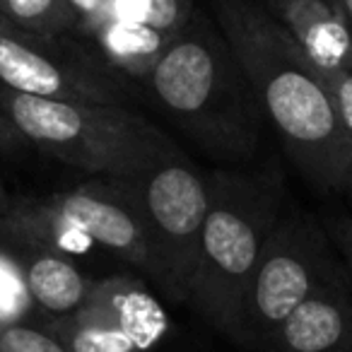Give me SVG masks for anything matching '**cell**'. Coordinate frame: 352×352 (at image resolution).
<instances>
[{"mask_svg": "<svg viewBox=\"0 0 352 352\" xmlns=\"http://www.w3.org/2000/svg\"><path fill=\"white\" fill-rule=\"evenodd\" d=\"M215 12L220 34L289 162L318 191H345L352 145L314 63L289 32L251 0H215Z\"/></svg>", "mask_w": 352, "mask_h": 352, "instance_id": "1", "label": "cell"}, {"mask_svg": "<svg viewBox=\"0 0 352 352\" xmlns=\"http://www.w3.org/2000/svg\"><path fill=\"white\" fill-rule=\"evenodd\" d=\"M142 87L166 121L208 157L225 166L254 164L265 118L225 36L191 17Z\"/></svg>", "mask_w": 352, "mask_h": 352, "instance_id": "2", "label": "cell"}, {"mask_svg": "<svg viewBox=\"0 0 352 352\" xmlns=\"http://www.w3.org/2000/svg\"><path fill=\"white\" fill-rule=\"evenodd\" d=\"M285 208L287 193L275 164L208 174V212L186 304L236 345L251 278Z\"/></svg>", "mask_w": 352, "mask_h": 352, "instance_id": "3", "label": "cell"}, {"mask_svg": "<svg viewBox=\"0 0 352 352\" xmlns=\"http://www.w3.org/2000/svg\"><path fill=\"white\" fill-rule=\"evenodd\" d=\"M0 111L25 142L102 179L128 176L176 147L162 128L118 104L46 99L0 85Z\"/></svg>", "mask_w": 352, "mask_h": 352, "instance_id": "4", "label": "cell"}, {"mask_svg": "<svg viewBox=\"0 0 352 352\" xmlns=\"http://www.w3.org/2000/svg\"><path fill=\"white\" fill-rule=\"evenodd\" d=\"M113 182L142 222L155 261V287L171 302L186 304L208 212V174L176 145Z\"/></svg>", "mask_w": 352, "mask_h": 352, "instance_id": "5", "label": "cell"}, {"mask_svg": "<svg viewBox=\"0 0 352 352\" xmlns=\"http://www.w3.org/2000/svg\"><path fill=\"white\" fill-rule=\"evenodd\" d=\"M345 275L323 222L299 208H285L270 232L241 309L239 347L261 352L268 336L318 287Z\"/></svg>", "mask_w": 352, "mask_h": 352, "instance_id": "6", "label": "cell"}, {"mask_svg": "<svg viewBox=\"0 0 352 352\" xmlns=\"http://www.w3.org/2000/svg\"><path fill=\"white\" fill-rule=\"evenodd\" d=\"M0 85L22 94L126 107L131 89L73 34H36L0 17Z\"/></svg>", "mask_w": 352, "mask_h": 352, "instance_id": "7", "label": "cell"}, {"mask_svg": "<svg viewBox=\"0 0 352 352\" xmlns=\"http://www.w3.org/2000/svg\"><path fill=\"white\" fill-rule=\"evenodd\" d=\"M49 328L68 352H155L169 321L142 278L97 280L85 304Z\"/></svg>", "mask_w": 352, "mask_h": 352, "instance_id": "8", "label": "cell"}, {"mask_svg": "<svg viewBox=\"0 0 352 352\" xmlns=\"http://www.w3.org/2000/svg\"><path fill=\"white\" fill-rule=\"evenodd\" d=\"M36 201L46 212L82 232L94 246L133 265L147 283L155 285V261L142 222L131 198L113 179H99L73 191L54 193Z\"/></svg>", "mask_w": 352, "mask_h": 352, "instance_id": "9", "label": "cell"}, {"mask_svg": "<svg viewBox=\"0 0 352 352\" xmlns=\"http://www.w3.org/2000/svg\"><path fill=\"white\" fill-rule=\"evenodd\" d=\"M261 352H352V283L347 273L289 311Z\"/></svg>", "mask_w": 352, "mask_h": 352, "instance_id": "10", "label": "cell"}, {"mask_svg": "<svg viewBox=\"0 0 352 352\" xmlns=\"http://www.w3.org/2000/svg\"><path fill=\"white\" fill-rule=\"evenodd\" d=\"M270 15L318 68L352 70V30L336 0H268Z\"/></svg>", "mask_w": 352, "mask_h": 352, "instance_id": "11", "label": "cell"}, {"mask_svg": "<svg viewBox=\"0 0 352 352\" xmlns=\"http://www.w3.org/2000/svg\"><path fill=\"white\" fill-rule=\"evenodd\" d=\"M27 249L30 254L22 258L20 275L30 302L49 314L51 321L78 311L97 280L87 278L70 261V256L60 251L41 249V246H27Z\"/></svg>", "mask_w": 352, "mask_h": 352, "instance_id": "12", "label": "cell"}, {"mask_svg": "<svg viewBox=\"0 0 352 352\" xmlns=\"http://www.w3.org/2000/svg\"><path fill=\"white\" fill-rule=\"evenodd\" d=\"M0 17L36 34H75L78 12L70 0H0Z\"/></svg>", "mask_w": 352, "mask_h": 352, "instance_id": "13", "label": "cell"}, {"mask_svg": "<svg viewBox=\"0 0 352 352\" xmlns=\"http://www.w3.org/2000/svg\"><path fill=\"white\" fill-rule=\"evenodd\" d=\"M104 17L138 22L176 36L191 20V0H109Z\"/></svg>", "mask_w": 352, "mask_h": 352, "instance_id": "14", "label": "cell"}, {"mask_svg": "<svg viewBox=\"0 0 352 352\" xmlns=\"http://www.w3.org/2000/svg\"><path fill=\"white\" fill-rule=\"evenodd\" d=\"M0 352H68L65 345L49 331L20 321L0 326Z\"/></svg>", "mask_w": 352, "mask_h": 352, "instance_id": "15", "label": "cell"}, {"mask_svg": "<svg viewBox=\"0 0 352 352\" xmlns=\"http://www.w3.org/2000/svg\"><path fill=\"white\" fill-rule=\"evenodd\" d=\"M314 70H316L318 80H321L333 109H336L342 133L352 145V70H328L318 68V65H314Z\"/></svg>", "mask_w": 352, "mask_h": 352, "instance_id": "16", "label": "cell"}, {"mask_svg": "<svg viewBox=\"0 0 352 352\" xmlns=\"http://www.w3.org/2000/svg\"><path fill=\"white\" fill-rule=\"evenodd\" d=\"M30 294L22 283V275L15 265L0 261V326L17 321L27 311Z\"/></svg>", "mask_w": 352, "mask_h": 352, "instance_id": "17", "label": "cell"}, {"mask_svg": "<svg viewBox=\"0 0 352 352\" xmlns=\"http://www.w3.org/2000/svg\"><path fill=\"white\" fill-rule=\"evenodd\" d=\"M323 227H326L328 236H331L333 246H336L338 256H340L345 273L352 283V215L345 212H336V215L323 217Z\"/></svg>", "mask_w": 352, "mask_h": 352, "instance_id": "18", "label": "cell"}, {"mask_svg": "<svg viewBox=\"0 0 352 352\" xmlns=\"http://www.w3.org/2000/svg\"><path fill=\"white\" fill-rule=\"evenodd\" d=\"M109 0H70V6L78 12V32L75 34H82L85 30H89L92 25H97L104 17V10H107Z\"/></svg>", "mask_w": 352, "mask_h": 352, "instance_id": "19", "label": "cell"}, {"mask_svg": "<svg viewBox=\"0 0 352 352\" xmlns=\"http://www.w3.org/2000/svg\"><path fill=\"white\" fill-rule=\"evenodd\" d=\"M25 145H27L25 138L17 133V128L0 111V152H17Z\"/></svg>", "mask_w": 352, "mask_h": 352, "instance_id": "20", "label": "cell"}, {"mask_svg": "<svg viewBox=\"0 0 352 352\" xmlns=\"http://www.w3.org/2000/svg\"><path fill=\"white\" fill-rule=\"evenodd\" d=\"M336 3H338V8H340L342 17L347 20V25H350V30H352V0H336Z\"/></svg>", "mask_w": 352, "mask_h": 352, "instance_id": "21", "label": "cell"}, {"mask_svg": "<svg viewBox=\"0 0 352 352\" xmlns=\"http://www.w3.org/2000/svg\"><path fill=\"white\" fill-rule=\"evenodd\" d=\"M8 203H10V196H8V193H6V188L0 186V210H3V208H6Z\"/></svg>", "mask_w": 352, "mask_h": 352, "instance_id": "22", "label": "cell"}, {"mask_svg": "<svg viewBox=\"0 0 352 352\" xmlns=\"http://www.w3.org/2000/svg\"><path fill=\"white\" fill-rule=\"evenodd\" d=\"M342 193H345V198H347V206H350V210H352V179H350V184H347V186H345V191H342Z\"/></svg>", "mask_w": 352, "mask_h": 352, "instance_id": "23", "label": "cell"}]
</instances>
